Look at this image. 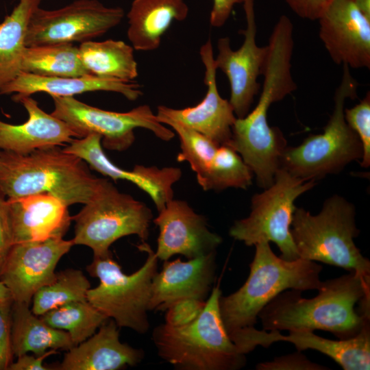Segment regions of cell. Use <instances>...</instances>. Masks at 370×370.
Here are the masks:
<instances>
[{"label": "cell", "instance_id": "19", "mask_svg": "<svg viewBox=\"0 0 370 370\" xmlns=\"http://www.w3.org/2000/svg\"><path fill=\"white\" fill-rule=\"evenodd\" d=\"M63 149L79 157L103 175L114 180L132 182L147 193L158 212L173 199L172 186L182 176L181 170L177 167L158 168L138 164L131 171L123 169L106 156L101 147V137L96 134L73 138Z\"/></svg>", "mask_w": 370, "mask_h": 370}, {"label": "cell", "instance_id": "41", "mask_svg": "<svg viewBox=\"0 0 370 370\" xmlns=\"http://www.w3.org/2000/svg\"><path fill=\"white\" fill-rule=\"evenodd\" d=\"M56 350L50 349L41 355L23 354L17 357V360L10 365L8 370H48L51 369L43 365L44 360L48 356L56 354Z\"/></svg>", "mask_w": 370, "mask_h": 370}, {"label": "cell", "instance_id": "3", "mask_svg": "<svg viewBox=\"0 0 370 370\" xmlns=\"http://www.w3.org/2000/svg\"><path fill=\"white\" fill-rule=\"evenodd\" d=\"M249 274L243 286L227 296L221 295L219 310L230 337L255 327L261 310L288 289L319 291L323 286V267L314 261L298 258L287 261L276 256L269 243L255 245Z\"/></svg>", "mask_w": 370, "mask_h": 370}, {"label": "cell", "instance_id": "17", "mask_svg": "<svg viewBox=\"0 0 370 370\" xmlns=\"http://www.w3.org/2000/svg\"><path fill=\"white\" fill-rule=\"evenodd\" d=\"M199 55L205 67L206 92L204 99L196 106L183 109L159 106L156 114L158 119L167 118L177 121L220 145H228L236 117L230 101L219 92L217 69L210 38L201 46Z\"/></svg>", "mask_w": 370, "mask_h": 370}, {"label": "cell", "instance_id": "20", "mask_svg": "<svg viewBox=\"0 0 370 370\" xmlns=\"http://www.w3.org/2000/svg\"><path fill=\"white\" fill-rule=\"evenodd\" d=\"M215 254L187 261L165 260L153 278L149 310L164 311L184 299L205 300L214 280Z\"/></svg>", "mask_w": 370, "mask_h": 370}, {"label": "cell", "instance_id": "26", "mask_svg": "<svg viewBox=\"0 0 370 370\" xmlns=\"http://www.w3.org/2000/svg\"><path fill=\"white\" fill-rule=\"evenodd\" d=\"M74 346L69 334L47 324L29 305L12 303V347L14 356L29 352L41 355L50 349L69 350Z\"/></svg>", "mask_w": 370, "mask_h": 370}, {"label": "cell", "instance_id": "37", "mask_svg": "<svg viewBox=\"0 0 370 370\" xmlns=\"http://www.w3.org/2000/svg\"><path fill=\"white\" fill-rule=\"evenodd\" d=\"M12 303L0 304V370H8L14 357L12 347Z\"/></svg>", "mask_w": 370, "mask_h": 370}, {"label": "cell", "instance_id": "34", "mask_svg": "<svg viewBox=\"0 0 370 370\" xmlns=\"http://www.w3.org/2000/svg\"><path fill=\"white\" fill-rule=\"evenodd\" d=\"M345 119L351 129L357 134L362 145L360 165L363 168L370 166V92L356 106L344 109Z\"/></svg>", "mask_w": 370, "mask_h": 370}, {"label": "cell", "instance_id": "35", "mask_svg": "<svg viewBox=\"0 0 370 370\" xmlns=\"http://www.w3.org/2000/svg\"><path fill=\"white\" fill-rule=\"evenodd\" d=\"M205 304V300L196 299L177 301L166 310L165 323L173 327L187 325L199 317Z\"/></svg>", "mask_w": 370, "mask_h": 370}, {"label": "cell", "instance_id": "42", "mask_svg": "<svg viewBox=\"0 0 370 370\" xmlns=\"http://www.w3.org/2000/svg\"><path fill=\"white\" fill-rule=\"evenodd\" d=\"M358 9L370 19V0H352Z\"/></svg>", "mask_w": 370, "mask_h": 370}, {"label": "cell", "instance_id": "1", "mask_svg": "<svg viewBox=\"0 0 370 370\" xmlns=\"http://www.w3.org/2000/svg\"><path fill=\"white\" fill-rule=\"evenodd\" d=\"M317 296L306 299L301 291L286 290L260 312L262 330H324L338 339L357 335L370 314H362L355 307L365 296H370V278L355 272L323 281Z\"/></svg>", "mask_w": 370, "mask_h": 370}, {"label": "cell", "instance_id": "36", "mask_svg": "<svg viewBox=\"0 0 370 370\" xmlns=\"http://www.w3.org/2000/svg\"><path fill=\"white\" fill-rule=\"evenodd\" d=\"M257 370H328L330 368L310 360L301 351L256 365Z\"/></svg>", "mask_w": 370, "mask_h": 370}, {"label": "cell", "instance_id": "2", "mask_svg": "<svg viewBox=\"0 0 370 370\" xmlns=\"http://www.w3.org/2000/svg\"><path fill=\"white\" fill-rule=\"evenodd\" d=\"M103 181L91 174L83 160L58 146L27 154L0 151V192L8 199L45 193L67 206L84 204Z\"/></svg>", "mask_w": 370, "mask_h": 370}, {"label": "cell", "instance_id": "38", "mask_svg": "<svg viewBox=\"0 0 370 370\" xmlns=\"http://www.w3.org/2000/svg\"><path fill=\"white\" fill-rule=\"evenodd\" d=\"M300 18L317 21L334 0H284Z\"/></svg>", "mask_w": 370, "mask_h": 370}, {"label": "cell", "instance_id": "5", "mask_svg": "<svg viewBox=\"0 0 370 370\" xmlns=\"http://www.w3.org/2000/svg\"><path fill=\"white\" fill-rule=\"evenodd\" d=\"M360 232L356 208L342 196L334 195L315 215L296 207L291 234L299 258L341 267L370 278V261L356 245Z\"/></svg>", "mask_w": 370, "mask_h": 370}, {"label": "cell", "instance_id": "22", "mask_svg": "<svg viewBox=\"0 0 370 370\" xmlns=\"http://www.w3.org/2000/svg\"><path fill=\"white\" fill-rule=\"evenodd\" d=\"M28 114L26 122L14 125L0 120V150L27 154L36 149L64 145L75 137L73 130L63 121L42 110L30 96L14 95Z\"/></svg>", "mask_w": 370, "mask_h": 370}, {"label": "cell", "instance_id": "12", "mask_svg": "<svg viewBox=\"0 0 370 370\" xmlns=\"http://www.w3.org/2000/svg\"><path fill=\"white\" fill-rule=\"evenodd\" d=\"M125 15L120 7L98 0H75L56 10L38 7L27 29L25 46L84 42L119 25Z\"/></svg>", "mask_w": 370, "mask_h": 370}, {"label": "cell", "instance_id": "28", "mask_svg": "<svg viewBox=\"0 0 370 370\" xmlns=\"http://www.w3.org/2000/svg\"><path fill=\"white\" fill-rule=\"evenodd\" d=\"M79 52L91 75L125 81L134 80L138 76L134 48L122 40H88L80 44Z\"/></svg>", "mask_w": 370, "mask_h": 370}, {"label": "cell", "instance_id": "27", "mask_svg": "<svg viewBox=\"0 0 370 370\" xmlns=\"http://www.w3.org/2000/svg\"><path fill=\"white\" fill-rule=\"evenodd\" d=\"M41 0H19L0 23V90L22 72L27 29Z\"/></svg>", "mask_w": 370, "mask_h": 370}, {"label": "cell", "instance_id": "31", "mask_svg": "<svg viewBox=\"0 0 370 370\" xmlns=\"http://www.w3.org/2000/svg\"><path fill=\"white\" fill-rule=\"evenodd\" d=\"M254 173L241 156L230 145H220L207 169L197 180L204 190L227 188L247 189Z\"/></svg>", "mask_w": 370, "mask_h": 370}, {"label": "cell", "instance_id": "30", "mask_svg": "<svg viewBox=\"0 0 370 370\" xmlns=\"http://www.w3.org/2000/svg\"><path fill=\"white\" fill-rule=\"evenodd\" d=\"M40 317L51 327L66 332L74 346L93 335L108 319L88 300L66 304Z\"/></svg>", "mask_w": 370, "mask_h": 370}, {"label": "cell", "instance_id": "24", "mask_svg": "<svg viewBox=\"0 0 370 370\" xmlns=\"http://www.w3.org/2000/svg\"><path fill=\"white\" fill-rule=\"evenodd\" d=\"M93 91H110L123 95L130 101L143 95L142 86L136 80L102 78L91 74L79 77H49L21 72L5 85L0 95L31 96L46 92L51 97H74Z\"/></svg>", "mask_w": 370, "mask_h": 370}, {"label": "cell", "instance_id": "43", "mask_svg": "<svg viewBox=\"0 0 370 370\" xmlns=\"http://www.w3.org/2000/svg\"><path fill=\"white\" fill-rule=\"evenodd\" d=\"M13 301L10 293L4 284L0 281V304Z\"/></svg>", "mask_w": 370, "mask_h": 370}, {"label": "cell", "instance_id": "8", "mask_svg": "<svg viewBox=\"0 0 370 370\" xmlns=\"http://www.w3.org/2000/svg\"><path fill=\"white\" fill-rule=\"evenodd\" d=\"M315 184V180L300 179L280 167L273 183L263 192L253 195L249 216L234 221L229 230L230 236L247 246L272 242L280 249L282 259L292 261L299 258L291 234L296 208L294 203Z\"/></svg>", "mask_w": 370, "mask_h": 370}, {"label": "cell", "instance_id": "18", "mask_svg": "<svg viewBox=\"0 0 370 370\" xmlns=\"http://www.w3.org/2000/svg\"><path fill=\"white\" fill-rule=\"evenodd\" d=\"M153 222L159 228L158 260H167L180 254L188 259L216 252L221 237L208 227L206 219L196 213L185 201L170 200Z\"/></svg>", "mask_w": 370, "mask_h": 370}, {"label": "cell", "instance_id": "29", "mask_svg": "<svg viewBox=\"0 0 370 370\" xmlns=\"http://www.w3.org/2000/svg\"><path fill=\"white\" fill-rule=\"evenodd\" d=\"M22 72L49 77H79L90 74L80 59L79 47L73 43L26 47Z\"/></svg>", "mask_w": 370, "mask_h": 370}, {"label": "cell", "instance_id": "16", "mask_svg": "<svg viewBox=\"0 0 370 370\" xmlns=\"http://www.w3.org/2000/svg\"><path fill=\"white\" fill-rule=\"evenodd\" d=\"M317 21L319 38L335 64L369 69L370 19L352 0H334Z\"/></svg>", "mask_w": 370, "mask_h": 370}, {"label": "cell", "instance_id": "7", "mask_svg": "<svg viewBox=\"0 0 370 370\" xmlns=\"http://www.w3.org/2000/svg\"><path fill=\"white\" fill-rule=\"evenodd\" d=\"M138 248L147 253V259L130 275L122 271L110 253L94 256L86 270L100 282L88 290L86 299L119 327L145 334L149 328L147 311L158 258L147 243L143 242Z\"/></svg>", "mask_w": 370, "mask_h": 370}, {"label": "cell", "instance_id": "14", "mask_svg": "<svg viewBox=\"0 0 370 370\" xmlns=\"http://www.w3.org/2000/svg\"><path fill=\"white\" fill-rule=\"evenodd\" d=\"M73 245V240L61 237L13 244L0 273L13 302L30 306L34 294L54 279L58 262Z\"/></svg>", "mask_w": 370, "mask_h": 370}, {"label": "cell", "instance_id": "9", "mask_svg": "<svg viewBox=\"0 0 370 370\" xmlns=\"http://www.w3.org/2000/svg\"><path fill=\"white\" fill-rule=\"evenodd\" d=\"M153 214L143 202L122 193L108 180L73 217L74 245L90 247L94 256L106 255L118 239L138 236L142 242L149 237Z\"/></svg>", "mask_w": 370, "mask_h": 370}, {"label": "cell", "instance_id": "40", "mask_svg": "<svg viewBox=\"0 0 370 370\" xmlns=\"http://www.w3.org/2000/svg\"><path fill=\"white\" fill-rule=\"evenodd\" d=\"M247 0H212L210 14V23L212 27H221L225 25L234 5L243 3Z\"/></svg>", "mask_w": 370, "mask_h": 370}, {"label": "cell", "instance_id": "6", "mask_svg": "<svg viewBox=\"0 0 370 370\" xmlns=\"http://www.w3.org/2000/svg\"><path fill=\"white\" fill-rule=\"evenodd\" d=\"M343 69L334 93L333 112L323 132L309 136L298 146L286 147L282 153L280 167L297 177L316 181L338 173L349 163L362 159V143L344 116L345 101L357 97L358 84L348 66L343 64Z\"/></svg>", "mask_w": 370, "mask_h": 370}, {"label": "cell", "instance_id": "21", "mask_svg": "<svg viewBox=\"0 0 370 370\" xmlns=\"http://www.w3.org/2000/svg\"><path fill=\"white\" fill-rule=\"evenodd\" d=\"M6 209L13 244L63 238L72 220L68 206L45 193L7 199Z\"/></svg>", "mask_w": 370, "mask_h": 370}, {"label": "cell", "instance_id": "32", "mask_svg": "<svg viewBox=\"0 0 370 370\" xmlns=\"http://www.w3.org/2000/svg\"><path fill=\"white\" fill-rule=\"evenodd\" d=\"M90 283L79 269H66L56 273L54 279L33 296L32 311L37 316L66 304L87 300Z\"/></svg>", "mask_w": 370, "mask_h": 370}, {"label": "cell", "instance_id": "13", "mask_svg": "<svg viewBox=\"0 0 370 370\" xmlns=\"http://www.w3.org/2000/svg\"><path fill=\"white\" fill-rule=\"evenodd\" d=\"M246 27L241 32L244 36L242 45L233 50L228 37L217 41L218 53L214 58L217 69L227 76L230 86V103L236 117L245 116L250 110L256 95L260 90L258 77L262 75L268 54L267 45L256 44L257 32L254 0L243 3Z\"/></svg>", "mask_w": 370, "mask_h": 370}, {"label": "cell", "instance_id": "25", "mask_svg": "<svg viewBox=\"0 0 370 370\" xmlns=\"http://www.w3.org/2000/svg\"><path fill=\"white\" fill-rule=\"evenodd\" d=\"M188 14L184 0H134L127 14V38L135 50H155L172 22L185 20Z\"/></svg>", "mask_w": 370, "mask_h": 370}, {"label": "cell", "instance_id": "39", "mask_svg": "<svg viewBox=\"0 0 370 370\" xmlns=\"http://www.w3.org/2000/svg\"><path fill=\"white\" fill-rule=\"evenodd\" d=\"M12 245V233L6 209V199L0 192V273Z\"/></svg>", "mask_w": 370, "mask_h": 370}, {"label": "cell", "instance_id": "11", "mask_svg": "<svg viewBox=\"0 0 370 370\" xmlns=\"http://www.w3.org/2000/svg\"><path fill=\"white\" fill-rule=\"evenodd\" d=\"M51 97L53 116L65 122L79 138L99 135L102 145L108 149L123 151L130 147L135 139L134 130L138 127L149 130L164 141H169L175 134L158 120L148 105L118 112L88 105L74 97Z\"/></svg>", "mask_w": 370, "mask_h": 370}, {"label": "cell", "instance_id": "15", "mask_svg": "<svg viewBox=\"0 0 370 370\" xmlns=\"http://www.w3.org/2000/svg\"><path fill=\"white\" fill-rule=\"evenodd\" d=\"M278 341L293 343L297 351L319 352L331 358L344 370L370 369V321L365 324L357 335L347 339L331 340L305 330H290L284 336L278 330H260L255 327L239 332L236 339L237 346L245 354L257 346L268 347Z\"/></svg>", "mask_w": 370, "mask_h": 370}, {"label": "cell", "instance_id": "23", "mask_svg": "<svg viewBox=\"0 0 370 370\" xmlns=\"http://www.w3.org/2000/svg\"><path fill=\"white\" fill-rule=\"evenodd\" d=\"M118 327L113 320L106 321L97 332L68 350L56 369L117 370L140 362L143 352L121 343Z\"/></svg>", "mask_w": 370, "mask_h": 370}, {"label": "cell", "instance_id": "10", "mask_svg": "<svg viewBox=\"0 0 370 370\" xmlns=\"http://www.w3.org/2000/svg\"><path fill=\"white\" fill-rule=\"evenodd\" d=\"M286 95L283 80L273 74L266 75L258 103L245 116L236 118L227 145L241 156L256 176L258 186L264 189L273 183L286 147L280 130L269 125L268 111L272 103Z\"/></svg>", "mask_w": 370, "mask_h": 370}, {"label": "cell", "instance_id": "4", "mask_svg": "<svg viewBox=\"0 0 370 370\" xmlns=\"http://www.w3.org/2000/svg\"><path fill=\"white\" fill-rule=\"evenodd\" d=\"M219 286L212 288L199 317L180 327L161 324L153 330L152 339L158 356L179 369L238 370L247 363L229 336L220 310Z\"/></svg>", "mask_w": 370, "mask_h": 370}, {"label": "cell", "instance_id": "33", "mask_svg": "<svg viewBox=\"0 0 370 370\" xmlns=\"http://www.w3.org/2000/svg\"><path fill=\"white\" fill-rule=\"evenodd\" d=\"M158 120L170 126L179 137L180 152L177 161L187 162L196 177L200 176L210 165L220 145L174 120L167 118Z\"/></svg>", "mask_w": 370, "mask_h": 370}]
</instances>
